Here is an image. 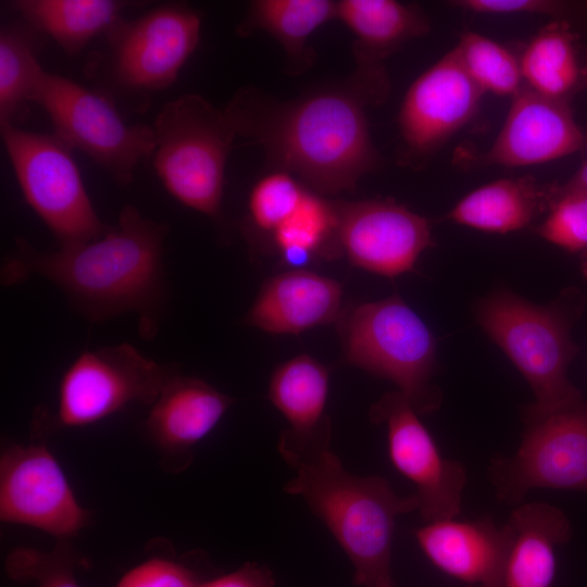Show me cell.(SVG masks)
<instances>
[{"mask_svg":"<svg viewBox=\"0 0 587 587\" xmlns=\"http://www.w3.org/2000/svg\"><path fill=\"white\" fill-rule=\"evenodd\" d=\"M378 101L354 75L348 87L288 102L243 87L224 109L237 136L261 145L275 170L297 175L324 196L353 190L363 175L379 167L365 114L366 103Z\"/></svg>","mask_w":587,"mask_h":587,"instance_id":"6da1fadb","label":"cell"},{"mask_svg":"<svg viewBox=\"0 0 587 587\" xmlns=\"http://www.w3.org/2000/svg\"><path fill=\"white\" fill-rule=\"evenodd\" d=\"M167 226L125 205L117 225L85 243L43 252L17 237L1 267L4 285L33 275L60 288L72 307L91 322L137 313L145 338L158 330L165 301L163 243Z\"/></svg>","mask_w":587,"mask_h":587,"instance_id":"7a4b0ae2","label":"cell"},{"mask_svg":"<svg viewBox=\"0 0 587 587\" xmlns=\"http://www.w3.org/2000/svg\"><path fill=\"white\" fill-rule=\"evenodd\" d=\"M284 490L301 497L326 525L353 566L360 587H396L391 544L399 515L417 511L413 495L399 496L382 476L348 472L332 449L291 467Z\"/></svg>","mask_w":587,"mask_h":587,"instance_id":"3957f363","label":"cell"},{"mask_svg":"<svg viewBox=\"0 0 587 587\" xmlns=\"http://www.w3.org/2000/svg\"><path fill=\"white\" fill-rule=\"evenodd\" d=\"M573 300L563 297L536 304L505 288L479 299L477 323L504 352L532 388L540 409H555L583 399L567 369L577 353L571 338Z\"/></svg>","mask_w":587,"mask_h":587,"instance_id":"277c9868","label":"cell"},{"mask_svg":"<svg viewBox=\"0 0 587 587\" xmlns=\"http://www.w3.org/2000/svg\"><path fill=\"white\" fill-rule=\"evenodd\" d=\"M336 322L347 363L395 384L419 414L439 409L436 338L400 296L348 307Z\"/></svg>","mask_w":587,"mask_h":587,"instance_id":"5b68a950","label":"cell"},{"mask_svg":"<svg viewBox=\"0 0 587 587\" xmlns=\"http://www.w3.org/2000/svg\"><path fill=\"white\" fill-rule=\"evenodd\" d=\"M152 164L167 192L214 221L222 218L225 166L234 123L197 93L166 102L153 123Z\"/></svg>","mask_w":587,"mask_h":587,"instance_id":"8992f818","label":"cell"},{"mask_svg":"<svg viewBox=\"0 0 587 587\" xmlns=\"http://www.w3.org/2000/svg\"><path fill=\"white\" fill-rule=\"evenodd\" d=\"M201 29L198 12L167 2L118 21L104 36L105 50L92 63L111 92L143 98L171 87L192 52Z\"/></svg>","mask_w":587,"mask_h":587,"instance_id":"52a82bcc","label":"cell"},{"mask_svg":"<svg viewBox=\"0 0 587 587\" xmlns=\"http://www.w3.org/2000/svg\"><path fill=\"white\" fill-rule=\"evenodd\" d=\"M30 102L48 114L53 135L101 166L120 186H127L140 161L152 157V126L129 124L111 97L42 70Z\"/></svg>","mask_w":587,"mask_h":587,"instance_id":"ba28073f","label":"cell"},{"mask_svg":"<svg viewBox=\"0 0 587 587\" xmlns=\"http://www.w3.org/2000/svg\"><path fill=\"white\" fill-rule=\"evenodd\" d=\"M522 421L516 452L496 454L487 470L497 499L516 507L534 488L587 494V402L555 409L530 403L522 408Z\"/></svg>","mask_w":587,"mask_h":587,"instance_id":"9c48e42d","label":"cell"},{"mask_svg":"<svg viewBox=\"0 0 587 587\" xmlns=\"http://www.w3.org/2000/svg\"><path fill=\"white\" fill-rule=\"evenodd\" d=\"M176 373L129 344L83 351L61 377L55 414L39 412L33 427L38 434L83 427L132 403L151 405Z\"/></svg>","mask_w":587,"mask_h":587,"instance_id":"30bf717a","label":"cell"},{"mask_svg":"<svg viewBox=\"0 0 587 587\" xmlns=\"http://www.w3.org/2000/svg\"><path fill=\"white\" fill-rule=\"evenodd\" d=\"M0 133L23 197L55 237L71 248L103 235L72 150L54 135L1 123Z\"/></svg>","mask_w":587,"mask_h":587,"instance_id":"8fae6325","label":"cell"},{"mask_svg":"<svg viewBox=\"0 0 587 587\" xmlns=\"http://www.w3.org/2000/svg\"><path fill=\"white\" fill-rule=\"evenodd\" d=\"M58 460L42 441L10 444L0 457V520L61 539L90 522Z\"/></svg>","mask_w":587,"mask_h":587,"instance_id":"7c38bea8","label":"cell"},{"mask_svg":"<svg viewBox=\"0 0 587 587\" xmlns=\"http://www.w3.org/2000/svg\"><path fill=\"white\" fill-rule=\"evenodd\" d=\"M370 419L385 425L390 460L415 486L416 512L423 521L457 517L466 482L465 467L440 453L407 398L398 390L385 394L370 408Z\"/></svg>","mask_w":587,"mask_h":587,"instance_id":"4fadbf2b","label":"cell"},{"mask_svg":"<svg viewBox=\"0 0 587 587\" xmlns=\"http://www.w3.org/2000/svg\"><path fill=\"white\" fill-rule=\"evenodd\" d=\"M484 91L453 47L408 88L398 114L404 160L420 163L437 152L477 113Z\"/></svg>","mask_w":587,"mask_h":587,"instance_id":"5bb4252c","label":"cell"},{"mask_svg":"<svg viewBox=\"0 0 587 587\" xmlns=\"http://www.w3.org/2000/svg\"><path fill=\"white\" fill-rule=\"evenodd\" d=\"M338 241L350 262L377 275L411 272L435 246L428 220L390 199L337 202Z\"/></svg>","mask_w":587,"mask_h":587,"instance_id":"9a60e30c","label":"cell"},{"mask_svg":"<svg viewBox=\"0 0 587 587\" xmlns=\"http://www.w3.org/2000/svg\"><path fill=\"white\" fill-rule=\"evenodd\" d=\"M586 133L570 102L523 87L512 97L505 120L487 151L471 159L474 166H528L585 150Z\"/></svg>","mask_w":587,"mask_h":587,"instance_id":"2e32d148","label":"cell"},{"mask_svg":"<svg viewBox=\"0 0 587 587\" xmlns=\"http://www.w3.org/2000/svg\"><path fill=\"white\" fill-rule=\"evenodd\" d=\"M328 384V370L307 354L280 364L271 377L268 398L288 424L277 448L290 467L330 450Z\"/></svg>","mask_w":587,"mask_h":587,"instance_id":"e0dca14e","label":"cell"},{"mask_svg":"<svg viewBox=\"0 0 587 587\" xmlns=\"http://www.w3.org/2000/svg\"><path fill=\"white\" fill-rule=\"evenodd\" d=\"M234 398L176 373L151 404L145 428L171 472L189 466L193 447L221 421Z\"/></svg>","mask_w":587,"mask_h":587,"instance_id":"ac0fdd59","label":"cell"},{"mask_svg":"<svg viewBox=\"0 0 587 587\" xmlns=\"http://www.w3.org/2000/svg\"><path fill=\"white\" fill-rule=\"evenodd\" d=\"M416 541L430 562L445 573L477 587H503L512 544L508 523L490 519L444 520L415 530Z\"/></svg>","mask_w":587,"mask_h":587,"instance_id":"d6986e66","label":"cell"},{"mask_svg":"<svg viewBox=\"0 0 587 587\" xmlns=\"http://www.w3.org/2000/svg\"><path fill=\"white\" fill-rule=\"evenodd\" d=\"M342 288L320 274L292 270L267 279L245 322L271 334L297 335L336 322L342 312Z\"/></svg>","mask_w":587,"mask_h":587,"instance_id":"ffe728a7","label":"cell"},{"mask_svg":"<svg viewBox=\"0 0 587 587\" xmlns=\"http://www.w3.org/2000/svg\"><path fill=\"white\" fill-rule=\"evenodd\" d=\"M336 20L353 34L357 74L388 88L382 62L407 41L424 36L429 20L415 4L395 0L336 1Z\"/></svg>","mask_w":587,"mask_h":587,"instance_id":"44dd1931","label":"cell"},{"mask_svg":"<svg viewBox=\"0 0 587 587\" xmlns=\"http://www.w3.org/2000/svg\"><path fill=\"white\" fill-rule=\"evenodd\" d=\"M555 189L557 184H540L529 175L500 178L465 195L444 220L485 233H513L549 210Z\"/></svg>","mask_w":587,"mask_h":587,"instance_id":"7402d4cb","label":"cell"},{"mask_svg":"<svg viewBox=\"0 0 587 587\" xmlns=\"http://www.w3.org/2000/svg\"><path fill=\"white\" fill-rule=\"evenodd\" d=\"M507 523L512 544L503 587H550L555 575V548L572 536L566 515L546 502L521 503Z\"/></svg>","mask_w":587,"mask_h":587,"instance_id":"603a6c76","label":"cell"},{"mask_svg":"<svg viewBox=\"0 0 587 587\" xmlns=\"http://www.w3.org/2000/svg\"><path fill=\"white\" fill-rule=\"evenodd\" d=\"M578 39L565 22L550 21L540 28L517 54L524 87L565 102L587 87V65Z\"/></svg>","mask_w":587,"mask_h":587,"instance_id":"cb8c5ba5","label":"cell"},{"mask_svg":"<svg viewBox=\"0 0 587 587\" xmlns=\"http://www.w3.org/2000/svg\"><path fill=\"white\" fill-rule=\"evenodd\" d=\"M132 5L118 0H16L12 7L22 21L47 35L70 57L93 38L105 35Z\"/></svg>","mask_w":587,"mask_h":587,"instance_id":"d4e9b609","label":"cell"},{"mask_svg":"<svg viewBox=\"0 0 587 587\" xmlns=\"http://www.w3.org/2000/svg\"><path fill=\"white\" fill-rule=\"evenodd\" d=\"M336 18V1L330 0H255L249 4L237 33L247 36L263 30L282 46L291 72L311 65L314 54L308 46L311 35Z\"/></svg>","mask_w":587,"mask_h":587,"instance_id":"484cf974","label":"cell"},{"mask_svg":"<svg viewBox=\"0 0 587 587\" xmlns=\"http://www.w3.org/2000/svg\"><path fill=\"white\" fill-rule=\"evenodd\" d=\"M270 236L287 265L302 267L315 258L330 257L341 250L337 202L307 189L291 214Z\"/></svg>","mask_w":587,"mask_h":587,"instance_id":"4316f807","label":"cell"},{"mask_svg":"<svg viewBox=\"0 0 587 587\" xmlns=\"http://www.w3.org/2000/svg\"><path fill=\"white\" fill-rule=\"evenodd\" d=\"M39 33L24 21L0 30V124H14L30 102L40 72Z\"/></svg>","mask_w":587,"mask_h":587,"instance_id":"83f0119b","label":"cell"},{"mask_svg":"<svg viewBox=\"0 0 587 587\" xmlns=\"http://www.w3.org/2000/svg\"><path fill=\"white\" fill-rule=\"evenodd\" d=\"M454 48L465 71L484 92L512 98L524 87L519 55L499 42L466 30Z\"/></svg>","mask_w":587,"mask_h":587,"instance_id":"f1b7e54d","label":"cell"},{"mask_svg":"<svg viewBox=\"0 0 587 587\" xmlns=\"http://www.w3.org/2000/svg\"><path fill=\"white\" fill-rule=\"evenodd\" d=\"M79 563L68 539H61L51 551L13 549L5 558L4 569L11 579L33 580L37 587H79L74 572Z\"/></svg>","mask_w":587,"mask_h":587,"instance_id":"f546056e","label":"cell"},{"mask_svg":"<svg viewBox=\"0 0 587 587\" xmlns=\"http://www.w3.org/2000/svg\"><path fill=\"white\" fill-rule=\"evenodd\" d=\"M305 188L290 173L273 170L251 188L248 222L258 232L271 234L295 210Z\"/></svg>","mask_w":587,"mask_h":587,"instance_id":"4dcf8cb0","label":"cell"},{"mask_svg":"<svg viewBox=\"0 0 587 587\" xmlns=\"http://www.w3.org/2000/svg\"><path fill=\"white\" fill-rule=\"evenodd\" d=\"M535 232L545 240L569 251L587 250V192H558Z\"/></svg>","mask_w":587,"mask_h":587,"instance_id":"1f68e13d","label":"cell"},{"mask_svg":"<svg viewBox=\"0 0 587 587\" xmlns=\"http://www.w3.org/2000/svg\"><path fill=\"white\" fill-rule=\"evenodd\" d=\"M450 5L478 14H534L565 22L573 27L587 25V1L563 0H455Z\"/></svg>","mask_w":587,"mask_h":587,"instance_id":"d6a6232c","label":"cell"},{"mask_svg":"<svg viewBox=\"0 0 587 587\" xmlns=\"http://www.w3.org/2000/svg\"><path fill=\"white\" fill-rule=\"evenodd\" d=\"M203 582L187 562L153 557L127 571L116 587H200Z\"/></svg>","mask_w":587,"mask_h":587,"instance_id":"836d02e7","label":"cell"},{"mask_svg":"<svg viewBox=\"0 0 587 587\" xmlns=\"http://www.w3.org/2000/svg\"><path fill=\"white\" fill-rule=\"evenodd\" d=\"M200 587H277L271 571L258 563L247 562L234 572L214 577Z\"/></svg>","mask_w":587,"mask_h":587,"instance_id":"e575fe53","label":"cell"},{"mask_svg":"<svg viewBox=\"0 0 587 587\" xmlns=\"http://www.w3.org/2000/svg\"><path fill=\"white\" fill-rule=\"evenodd\" d=\"M558 192L586 191L587 192V160L562 185L557 184Z\"/></svg>","mask_w":587,"mask_h":587,"instance_id":"d590c367","label":"cell"},{"mask_svg":"<svg viewBox=\"0 0 587 587\" xmlns=\"http://www.w3.org/2000/svg\"><path fill=\"white\" fill-rule=\"evenodd\" d=\"M582 272H583L584 276L587 278V257L584 259V261L582 263Z\"/></svg>","mask_w":587,"mask_h":587,"instance_id":"8d00e7d4","label":"cell"},{"mask_svg":"<svg viewBox=\"0 0 587 587\" xmlns=\"http://www.w3.org/2000/svg\"><path fill=\"white\" fill-rule=\"evenodd\" d=\"M585 61H586V65H587V58L585 59ZM586 138H587V134H586ZM584 152H587V140H586V146H585Z\"/></svg>","mask_w":587,"mask_h":587,"instance_id":"74e56055","label":"cell"}]
</instances>
